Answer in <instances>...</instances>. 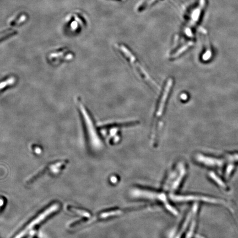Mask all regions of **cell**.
Instances as JSON below:
<instances>
[{
    "label": "cell",
    "instance_id": "6da1fadb",
    "mask_svg": "<svg viewBox=\"0 0 238 238\" xmlns=\"http://www.w3.org/2000/svg\"><path fill=\"white\" fill-rule=\"evenodd\" d=\"M174 82V81L171 77L169 78L167 80L156 107L153 116L150 134L151 141L153 144H156L158 141V136H159L160 132L162 129L163 123L162 120L166 109L167 100L173 87Z\"/></svg>",
    "mask_w": 238,
    "mask_h": 238
},
{
    "label": "cell",
    "instance_id": "7a4b0ae2",
    "mask_svg": "<svg viewBox=\"0 0 238 238\" xmlns=\"http://www.w3.org/2000/svg\"><path fill=\"white\" fill-rule=\"evenodd\" d=\"M116 49L126 60L138 78L142 79L154 91H158L159 89V87L150 76L135 54L128 47L122 44L116 45Z\"/></svg>",
    "mask_w": 238,
    "mask_h": 238
},
{
    "label": "cell",
    "instance_id": "3957f363",
    "mask_svg": "<svg viewBox=\"0 0 238 238\" xmlns=\"http://www.w3.org/2000/svg\"><path fill=\"white\" fill-rule=\"evenodd\" d=\"M132 197L136 198L148 200L150 201L158 203L164 206L165 209L172 215H177L178 211L174 208L169 197V195L165 193L163 190H156L152 189L135 188L130 191Z\"/></svg>",
    "mask_w": 238,
    "mask_h": 238
},
{
    "label": "cell",
    "instance_id": "277c9868",
    "mask_svg": "<svg viewBox=\"0 0 238 238\" xmlns=\"http://www.w3.org/2000/svg\"><path fill=\"white\" fill-rule=\"evenodd\" d=\"M187 174V167L184 162H178L169 171L162 183V190L171 195L175 194L181 187Z\"/></svg>",
    "mask_w": 238,
    "mask_h": 238
},
{
    "label": "cell",
    "instance_id": "5b68a950",
    "mask_svg": "<svg viewBox=\"0 0 238 238\" xmlns=\"http://www.w3.org/2000/svg\"><path fill=\"white\" fill-rule=\"evenodd\" d=\"M78 106L82 120L83 127L85 128V131L90 143L95 148H99L103 147V142L99 135L91 114L85 108V105H83L81 102H78Z\"/></svg>",
    "mask_w": 238,
    "mask_h": 238
},
{
    "label": "cell",
    "instance_id": "8992f818",
    "mask_svg": "<svg viewBox=\"0 0 238 238\" xmlns=\"http://www.w3.org/2000/svg\"><path fill=\"white\" fill-rule=\"evenodd\" d=\"M171 201L173 202L185 203L190 202H203L211 204L221 205L227 206V203L224 200L217 198L209 197L197 195H179L173 194L169 195Z\"/></svg>",
    "mask_w": 238,
    "mask_h": 238
},
{
    "label": "cell",
    "instance_id": "52a82bcc",
    "mask_svg": "<svg viewBox=\"0 0 238 238\" xmlns=\"http://www.w3.org/2000/svg\"><path fill=\"white\" fill-rule=\"evenodd\" d=\"M59 208V205L55 204L50 207L49 209H47L45 211L43 212L42 213L38 216L35 219L33 220L30 223L28 224V226H26L23 231H22L19 234H18L15 238H22L24 235H26V233L28 232L30 230L32 229L34 226H35L36 224L40 223L42 220L45 219L48 216L51 215L52 213L57 211Z\"/></svg>",
    "mask_w": 238,
    "mask_h": 238
},
{
    "label": "cell",
    "instance_id": "ba28073f",
    "mask_svg": "<svg viewBox=\"0 0 238 238\" xmlns=\"http://www.w3.org/2000/svg\"><path fill=\"white\" fill-rule=\"evenodd\" d=\"M195 161L198 164L210 167H220L224 164V160L220 159L206 156L202 153H197L194 156Z\"/></svg>",
    "mask_w": 238,
    "mask_h": 238
},
{
    "label": "cell",
    "instance_id": "9c48e42d",
    "mask_svg": "<svg viewBox=\"0 0 238 238\" xmlns=\"http://www.w3.org/2000/svg\"><path fill=\"white\" fill-rule=\"evenodd\" d=\"M209 176L210 178V179L212 180L218 186L220 187V188H223V189H225V190H226V189L228 188L226 183L224 182L216 174H215L214 172L211 171L209 174Z\"/></svg>",
    "mask_w": 238,
    "mask_h": 238
},
{
    "label": "cell",
    "instance_id": "30bf717a",
    "mask_svg": "<svg viewBox=\"0 0 238 238\" xmlns=\"http://www.w3.org/2000/svg\"><path fill=\"white\" fill-rule=\"evenodd\" d=\"M206 49L204 51V53L201 56V58L203 61H208L210 59H211L212 57V51L211 47H210L209 43H206Z\"/></svg>",
    "mask_w": 238,
    "mask_h": 238
},
{
    "label": "cell",
    "instance_id": "8fae6325",
    "mask_svg": "<svg viewBox=\"0 0 238 238\" xmlns=\"http://www.w3.org/2000/svg\"><path fill=\"white\" fill-rule=\"evenodd\" d=\"M17 33V32H16V31H13V32H11L7 33L5 35L0 37V43L6 40V39L12 37L14 35H16Z\"/></svg>",
    "mask_w": 238,
    "mask_h": 238
},
{
    "label": "cell",
    "instance_id": "7c38bea8",
    "mask_svg": "<svg viewBox=\"0 0 238 238\" xmlns=\"http://www.w3.org/2000/svg\"><path fill=\"white\" fill-rule=\"evenodd\" d=\"M72 211H74L78 215H81V216H82L83 217H90V214L87 212L84 211H81V210H79V209H73V208H71V209Z\"/></svg>",
    "mask_w": 238,
    "mask_h": 238
},
{
    "label": "cell",
    "instance_id": "4fadbf2b",
    "mask_svg": "<svg viewBox=\"0 0 238 238\" xmlns=\"http://www.w3.org/2000/svg\"><path fill=\"white\" fill-rule=\"evenodd\" d=\"M228 159L230 162H238V153L229 154L228 156Z\"/></svg>",
    "mask_w": 238,
    "mask_h": 238
},
{
    "label": "cell",
    "instance_id": "5bb4252c",
    "mask_svg": "<svg viewBox=\"0 0 238 238\" xmlns=\"http://www.w3.org/2000/svg\"><path fill=\"white\" fill-rule=\"evenodd\" d=\"M234 166L232 165H229L227 168H226V177H228L230 176V175L232 173L233 171V169H234Z\"/></svg>",
    "mask_w": 238,
    "mask_h": 238
},
{
    "label": "cell",
    "instance_id": "9a60e30c",
    "mask_svg": "<svg viewBox=\"0 0 238 238\" xmlns=\"http://www.w3.org/2000/svg\"><path fill=\"white\" fill-rule=\"evenodd\" d=\"M181 99H182V100H186V98H187V96H186V94H182V95H181Z\"/></svg>",
    "mask_w": 238,
    "mask_h": 238
}]
</instances>
